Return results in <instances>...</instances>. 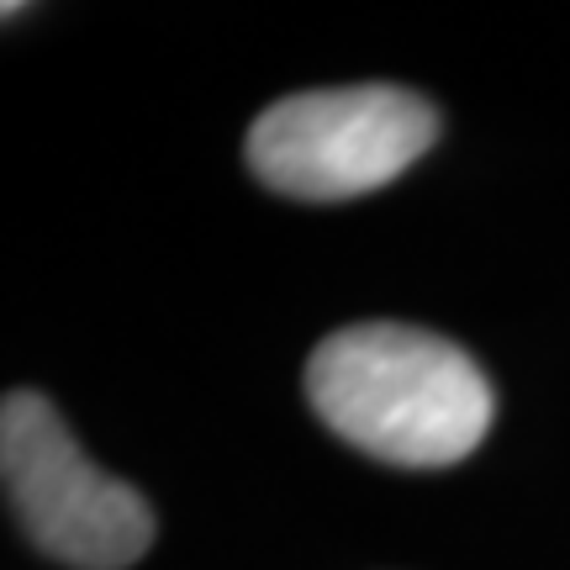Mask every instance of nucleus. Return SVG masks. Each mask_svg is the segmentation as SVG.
Segmentation results:
<instances>
[{
	"label": "nucleus",
	"mask_w": 570,
	"mask_h": 570,
	"mask_svg": "<svg viewBox=\"0 0 570 570\" xmlns=\"http://www.w3.org/2000/svg\"><path fill=\"white\" fill-rule=\"evenodd\" d=\"M306 402L344 444L386 465L439 470L491 433L497 396L465 348L412 323H354L306 360Z\"/></svg>",
	"instance_id": "obj_1"
},
{
	"label": "nucleus",
	"mask_w": 570,
	"mask_h": 570,
	"mask_svg": "<svg viewBox=\"0 0 570 570\" xmlns=\"http://www.w3.org/2000/svg\"><path fill=\"white\" fill-rule=\"evenodd\" d=\"M0 481L27 544L59 566L127 570L154 544L142 491L106 475L38 391H11L0 407Z\"/></svg>",
	"instance_id": "obj_3"
},
{
	"label": "nucleus",
	"mask_w": 570,
	"mask_h": 570,
	"mask_svg": "<svg viewBox=\"0 0 570 570\" xmlns=\"http://www.w3.org/2000/svg\"><path fill=\"white\" fill-rule=\"evenodd\" d=\"M439 138V111L402 85L302 90L248 127V169L291 202H354L391 185Z\"/></svg>",
	"instance_id": "obj_2"
}]
</instances>
